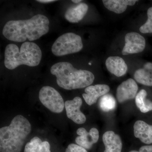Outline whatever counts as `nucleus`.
Masks as SVG:
<instances>
[{
	"label": "nucleus",
	"mask_w": 152,
	"mask_h": 152,
	"mask_svg": "<svg viewBox=\"0 0 152 152\" xmlns=\"http://www.w3.org/2000/svg\"><path fill=\"white\" fill-rule=\"evenodd\" d=\"M99 104L102 110L107 112L113 110L115 108L116 102L113 96L107 94L101 98Z\"/></svg>",
	"instance_id": "20"
},
{
	"label": "nucleus",
	"mask_w": 152,
	"mask_h": 152,
	"mask_svg": "<svg viewBox=\"0 0 152 152\" xmlns=\"http://www.w3.org/2000/svg\"><path fill=\"white\" fill-rule=\"evenodd\" d=\"M49 24L47 17L38 14L28 20L7 22L3 28V34L13 42H22L27 39L34 41L48 32Z\"/></svg>",
	"instance_id": "1"
},
{
	"label": "nucleus",
	"mask_w": 152,
	"mask_h": 152,
	"mask_svg": "<svg viewBox=\"0 0 152 152\" xmlns=\"http://www.w3.org/2000/svg\"><path fill=\"white\" fill-rule=\"evenodd\" d=\"M89 64L91 65V63H89Z\"/></svg>",
	"instance_id": "26"
},
{
	"label": "nucleus",
	"mask_w": 152,
	"mask_h": 152,
	"mask_svg": "<svg viewBox=\"0 0 152 152\" xmlns=\"http://www.w3.org/2000/svg\"><path fill=\"white\" fill-rule=\"evenodd\" d=\"M48 142H42L39 138L34 137L25 146L24 152H51Z\"/></svg>",
	"instance_id": "18"
},
{
	"label": "nucleus",
	"mask_w": 152,
	"mask_h": 152,
	"mask_svg": "<svg viewBox=\"0 0 152 152\" xmlns=\"http://www.w3.org/2000/svg\"><path fill=\"white\" fill-rule=\"evenodd\" d=\"M137 0H104V6L109 10L116 14H121L126 10L127 6H133Z\"/></svg>",
	"instance_id": "17"
},
{
	"label": "nucleus",
	"mask_w": 152,
	"mask_h": 152,
	"mask_svg": "<svg viewBox=\"0 0 152 152\" xmlns=\"http://www.w3.org/2000/svg\"><path fill=\"white\" fill-rule=\"evenodd\" d=\"M88 10V5L85 3H80L75 7L68 9L65 13V18L70 23H79L84 18Z\"/></svg>",
	"instance_id": "15"
},
{
	"label": "nucleus",
	"mask_w": 152,
	"mask_h": 152,
	"mask_svg": "<svg viewBox=\"0 0 152 152\" xmlns=\"http://www.w3.org/2000/svg\"><path fill=\"white\" fill-rule=\"evenodd\" d=\"M134 78L139 83L152 86V63H145L142 68L137 70L134 75Z\"/></svg>",
	"instance_id": "16"
},
{
	"label": "nucleus",
	"mask_w": 152,
	"mask_h": 152,
	"mask_svg": "<svg viewBox=\"0 0 152 152\" xmlns=\"http://www.w3.org/2000/svg\"><path fill=\"white\" fill-rule=\"evenodd\" d=\"M80 36L73 33H67L56 40L52 47V52L55 56H62L78 53L83 48Z\"/></svg>",
	"instance_id": "5"
},
{
	"label": "nucleus",
	"mask_w": 152,
	"mask_h": 152,
	"mask_svg": "<svg viewBox=\"0 0 152 152\" xmlns=\"http://www.w3.org/2000/svg\"><path fill=\"white\" fill-rule=\"evenodd\" d=\"M134 135L146 144H152V125L142 121H138L134 126Z\"/></svg>",
	"instance_id": "12"
},
{
	"label": "nucleus",
	"mask_w": 152,
	"mask_h": 152,
	"mask_svg": "<svg viewBox=\"0 0 152 152\" xmlns=\"http://www.w3.org/2000/svg\"><path fill=\"white\" fill-rule=\"evenodd\" d=\"M129 152H152V145L141 147L139 151H132Z\"/></svg>",
	"instance_id": "23"
},
{
	"label": "nucleus",
	"mask_w": 152,
	"mask_h": 152,
	"mask_svg": "<svg viewBox=\"0 0 152 152\" xmlns=\"http://www.w3.org/2000/svg\"><path fill=\"white\" fill-rule=\"evenodd\" d=\"M107 69L115 76L122 77L126 73L128 66L122 58L119 56L109 57L106 60Z\"/></svg>",
	"instance_id": "13"
},
{
	"label": "nucleus",
	"mask_w": 152,
	"mask_h": 152,
	"mask_svg": "<svg viewBox=\"0 0 152 152\" xmlns=\"http://www.w3.org/2000/svg\"><path fill=\"white\" fill-rule=\"evenodd\" d=\"M110 91V87L107 85L98 84L86 87L85 93L83 96L86 103L91 106L96 102L98 99L107 94Z\"/></svg>",
	"instance_id": "11"
},
{
	"label": "nucleus",
	"mask_w": 152,
	"mask_h": 152,
	"mask_svg": "<svg viewBox=\"0 0 152 152\" xmlns=\"http://www.w3.org/2000/svg\"><path fill=\"white\" fill-rule=\"evenodd\" d=\"M102 140L105 148L104 152H121V140L119 135L113 131H107L104 133Z\"/></svg>",
	"instance_id": "14"
},
{
	"label": "nucleus",
	"mask_w": 152,
	"mask_h": 152,
	"mask_svg": "<svg viewBox=\"0 0 152 152\" xmlns=\"http://www.w3.org/2000/svg\"><path fill=\"white\" fill-rule=\"evenodd\" d=\"M37 1L39 3L47 4V3L53 2L56 1H55V0H37Z\"/></svg>",
	"instance_id": "24"
},
{
	"label": "nucleus",
	"mask_w": 152,
	"mask_h": 152,
	"mask_svg": "<svg viewBox=\"0 0 152 152\" xmlns=\"http://www.w3.org/2000/svg\"><path fill=\"white\" fill-rule=\"evenodd\" d=\"M125 46L122 51L123 55L139 53L143 51L145 48V39L137 33H128L125 36Z\"/></svg>",
	"instance_id": "7"
},
{
	"label": "nucleus",
	"mask_w": 152,
	"mask_h": 152,
	"mask_svg": "<svg viewBox=\"0 0 152 152\" xmlns=\"http://www.w3.org/2000/svg\"><path fill=\"white\" fill-rule=\"evenodd\" d=\"M50 72L56 77L59 86L67 90L83 88L93 83L95 77L90 71L78 70L69 62L57 63L52 66Z\"/></svg>",
	"instance_id": "3"
},
{
	"label": "nucleus",
	"mask_w": 152,
	"mask_h": 152,
	"mask_svg": "<svg viewBox=\"0 0 152 152\" xmlns=\"http://www.w3.org/2000/svg\"><path fill=\"white\" fill-rule=\"evenodd\" d=\"M147 92L142 89L136 96L135 103L137 107L142 113H147L152 110V102L147 99Z\"/></svg>",
	"instance_id": "19"
},
{
	"label": "nucleus",
	"mask_w": 152,
	"mask_h": 152,
	"mask_svg": "<svg viewBox=\"0 0 152 152\" xmlns=\"http://www.w3.org/2000/svg\"><path fill=\"white\" fill-rule=\"evenodd\" d=\"M82 1H81V0H72V1L73 3H78L80 2H81Z\"/></svg>",
	"instance_id": "25"
},
{
	"label": "nucleus",
	"mask_w": 152,
	"mask_h": 152,
	"mask_svg": "<svg viewBox=\"0 0 152 152\" xmlns=\"http://www.w3.org/2000/svg\"><path fill=\"white\" fill-rule=\"evenodd\" d=\"M4 65L9 69L13 70L22 65L34 67L39 64L42 52L38 45L34 42H26L20 50L16 45L10 44L5 50Z\"/></svg>",
	"instance_id": "4"
},
{
	"label": "nucleus",
	"mask_w": 152,
	"mask_h": 152,
	"mask_svg": "<svg viewBox=\"0 0 152 152\" xmlns=\"http://www.w3.org/2000/svg\"><path fill=\"white\" fill-rule=\"evenodd\" d=\"M31 130L28 120L21 115L15 117L10 126L0 129V152L21 151Z\"/></svg>",
	"instance_id": "2"
},
{
	"label": "nucleus",
	"mask_w": 152,
	"mask_h": 152,
	"mask_svg": "<svg viewBox=\"0 0 152 152\" xmlns=\"http://www.w3.org/2000/svg\"><path fill=\"white\" fill-rule=\"evenodd\" d=\"M66 152H88L86 150L80 146L75 144H71L66 149Z\"/></svg>",
	"instance_id": "22"
},
{
	"label": "nucleus",
	"mask_w": 152,
	"mask_h": 152,
	"mask_svg": "<svg viewBox=\"0 0 152 152\" xmlns=\"http://www.w3.org/2000/svg\"><path fill=\"white\" fill-rule=\"evenodd\" d=\"M77 133L79 136L75 139L76 143L86 149H91L99 140V131L95 128L91 129L89 132L85 128H79L77 130Z\"/></svg>",
	"instance_id": "10"
},
{
	"label": "nucleus",
	"mask_w": 152,
	"mask_h": 152,
	"mask_svg": "<svg viewBox=\"0 0 152 152\" xmlns=\"http://www.w3.org/2000/svg\"><path fill=\"white\" fill-rule=\"evenodd\" d=\"M138 87L134 80L129 79L123 82L117 88L116 97L118 102H124L136 97Z\"/></svg>",
	"instance_id": "9"
},
{
	"label": "nucleus",
	"mask_w": 152,
	"mask_h": 152,
	"mask_svg": "<svg viewBox=\"0 0 152 152\" xmlns=\"http://www.w3.org/2000/svg\"><path fill=\"white\" fill-rule=\"evenodd\" d=\"M147 15L148 19L147 21L140 28V31L143 34L152 33V7L148 9Z\"/></svg>",
	"instance_id": "21"
},
{
	"label": "nucleus",
	"mask_w": 152,
	"mask_h": 152,
	"mask_svg": "<svg viewBox=\"0 0 152 152\" xmlns=\"http://www.w3.org/2000/svg\"><path fill=\"white\" fill-rule=\"evenodd\" d=\"M39 99L42 104L52 112L59 113L64 110L65 103L62 97L53 87H43L39 93Z\"/></svg>",
	"instance_id": "6"
},
{
	"label": "nucleus",
	"mask_w": 152,
	"mask_h": 152,
	"mask_svg": "<svg viewBox=\"0 0 152 152\" xmlns=\"http://www.w3.org/2000/svg\"><path fill=\"white\" fill-rule=\"evenodd\" d=\"M83 101L79 97H75L72 100L66 101L65 103L67 116L70 119L78 124L86 122V118L80 111Z\"/></svg>",
	"instance_id": "8"
}]
</instances>
